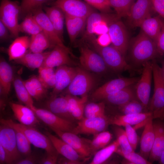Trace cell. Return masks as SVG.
<instances>
[{
  "label": "cell",
  "instance_id": "cell-39",
  "mask_svg": "<svg viewBox=\"0 0 164 164\" xmlns=\"http://www.w3.org/2000/svg\"><path fill=\"white\" fill-rule=\"evenodd\" d=\"M112 138V134L108 131H104L94 135L91 141L90 147L92 155L106 146Z\"/></svg>",
  "mask_w": 164,
  "mask_h": 164
},
{
  "label": "cell",
  "instance_id": "cell-38",
  "mask_svg": "<svg viewBox=\"0 0 164 164\" xmlns=\"http://www.w3.org/2000/svg\"><path fill=\"white\" fill-rule=\"evenodd\" d=\"M20 32L31 36L43 31L42 29L32 13L27 15L23 21L19 25Z\"/></svg>",
  "mask_w": 164,
  "mask_h": 164
},
{
  "label": "cell",
  "instance_id": "cell-29",
  "mask_svg": "<svg viewBox=\"0 0 164 164\" xmlns=\"http://www.w3.org/2000/svg\"><path fill=\"white\" fill-rule=\"evenodd\" d=\"M12 69L6 61L2 58L0 62V94L6 96L9 93L13 82Z\"/></svg>",
  "mask_w": 164,
  "mask_h": 164
},
{
  "label": "cell",
  "instance_id": "cell-59",
  "mask_svg": "<svg viewBox=\"0 0 164 164\" xmlns=\"http://www.w3.org/2000/svg\"><path fill=\"white\" fill-rule=\"evenodd\" d=\"M160 67L161 74L164 82V60L162 61V63L161 67Z\"/></svg>",
  "mask_w": 164,
  "mask_h": 164
},
{
  "label": "cell",
  "instance_id": "cell-2",
  "mask_svg": "<svg viewBox=\"0 0 164 164\" xmlns=\"http://www.w3.org/2000/svg\"><path fill=\"white\" fill-rule=\"evenodd\" d=\"M154 81V92L149 101L148 111L152 114L153 119L164 120V82L162 77L161 67L154 60L152 62Z\"/></svg>",
  "mask_w": 164,
  "mask_h": 164
},
{
  "label": "cell",
  "instance_id": "cell-50",
  "mask_svg": "<svg viewBox=\"0 0 164 164\" xmlns=\"http://www.w3.org/2000/svg\"><path fill=\"white\" fill-rule=\"evenodd\" d=\"M154 10L164 20V0H150Z\"/></svg>",
  "mask_w": 164,
  "mask_h": 164
},
{
  "label": "cell",
  "instance_id": "cell-57",
  "mask_svg": "<svg viewBox=\"0 0 164 164\" xmlns=\"http://www.w3.org/2000/svg\"><path fill=\"white\" fill-rule=\"evenodd\" d=\"M6 154L1 144H0V164L6 163Z\"/></svg>",
  "mask_w": 164,
  "mask_h": 164
},
{
  "label": "cell",
  "instance_id": "cell-47",
  "mask_svg": "<svg viewBox=\"0 0 164 164\" xmlns=\"http://www.w3.org/2000/svg\"><path fill=\"white\" fill-rule=\"evenodd\" d=\"M117 126L114 128V131L120 148L127 152H134L129 144L125 130L119 126Z\"/></svg>",
  "mask_w": 164,
  "mask_h": 164
},
{
  "label": "cell",
  "instance_id": "cell-14",
  "mask_svg": "<svg viewBox=\"0 0 164 164\" xmlns=\"http://www.w3.org/2000/svg\"><path fill=\"white\" fill-rule=\"evenodd\" d=\"M38 119L50 128L64 132H72L75 126L73 122L61 118L47 109L38 108L32 109Z\"/></svg>",
  "mask_w": 164,
  "mask_h": 164
},
{
  "label": "cell",
  "instance_id": "cell-10",
  "mask_svg": "<svg viewBox=\"0 0 164 164\" xmlns=\"http://www.w3.org/2000/svg\"><path fill=\"white\" fill-rule=\"evenodd\" d=\"M140 79L136 82L135 93L138 100L144 105L148 111V107L150 101L152 80V62L146 63Z\"/></svg>",
  "mask_w": 164,
  "mask_h": 164
},
{
  "label": "cell",
  "instance_id": "cell-28",
  "mask_svg": "<svg viewBox=\"0 0 164 164\" xmlns=\"http://www.w3.org/2000/svg\"><path fill=\"white\" fill-rule=\"evenodd\" d=\"M87 18L71 16L65 14L66 28L71 44L84 29L86 26Z\"/></svg>",
  "mask_w": 164,
  "mask_h": 164
},
{
  "label": "cell",
  "instance_id": "cell-12",
  "mask_svg": "<svg viewBox=\"0 0 164 164\" xmlns=\"http://www.w3.org/2000/svg\"><path fill=\"white\" fill-rule=\"evenodd\" d=\"M108 33L112 45L125 56L129 43L128 34L123 23L119 19L111 22L109 25Z\"/></svg>",
  "mask_w": 164,
  "mask_h": 164
},
{
  "label": "cell",
  "instance_id": "cell-58",
  "mask_svg": "<svg viewBox=\"0 0 164 164\" xmlns=\"http://www.w3.org/2000/svg\"><path fill=\"white\" fill-rule=\"evenodd\" d=\"M158 161L159 164H164V150L162 153Z\"/></svg>",
  "mask_w": 164,
  "mask_h": 164
},
{
  "label": "cell",
  "instance_id": "cell-23",
  "mask_svg": "<svg viewBox=\"0 0 164 164\" xmlns=\"http://www.w3.org/2000/svg\"><path fill=\"white\" fill-rule=\"evenodd\" d=\"M152 116L151 112H146L133 114H121L116 115L109 118V124H112L118 126H124L126 124L136 126H144L148 119Z\"/></svg>",
  "mask_w": 164,
  "mask_h": 164
},
{
  "label": "cell",
  "instance_id": "cell-31",
  "mask_svg": "<svg viewBox=\"0 0 164 164\" xmlns=\"http://www.w3.org/2000/svg\"><path fill=\"white\" fill-rule=\"evenodd\" d=\"M137 99L136 93L131 86L108 95L104 100L110 104L119 107Z\"/></svg>",
  "mask_w": 164,
  "mask_h": 164
},
{
  "label": "cell",
  "instance_id": "cell-20",
  "mask_svg": "<svg viewBox=\"0 0 164 164\" xmlns=\"http://www.w3.org/2000/svg\"><path fill=\"white\" fill-rule=\"evenodd\" d=\"M46 135L49 138L57 152L63 157L82 163L88 159L79 154L70 145L48 132Z\"/></svg>",
  "mask_w": 164,
  "mask_h": 164
},
{
  "label": "cell",
  "instance_id": "cell-11",
  "mask_svg": "<svg viewBox=\"0 0 164 164\" xmlns=\"http://www.w3.org/2000/svg\"><path fill=\"white\" fill-rule=\"evenodd\" d=\"M53 5L60 9L65 14L87 18L95 9L82 0H56Z\"/></svg>",
  "mask_w": 164,
  "mask_h": 164
},
{
  "label": "cell",
  "instance_id": "cell-15",
  "mask_svg": "<svg viewBox=\"0 0 164 164\" xmlns=\"http://www.w3.org/2000/svg\"><path fill=\"white\" fill-rule=\"evenodd\" d=\"M152 10H154L150 0H137L127 16L128 25L131 28L139 27L144 20L151 17Z\"/></svg>",
  "mask_w": 164,
  "mask_h": 164
},
{
  "label": "cell",
  "instance_id": "cell-37",
  "mask_svg": "<svg viewBox=\"0 0 164 164\" xmlns=\"http://www.w3.org/2000/svg\"><path fill=\"white\" fill-rule=\"evenodd\" d=\"M120 145L116 139L108 145L97 151L90 162V164H101L105 162L114 152H115Z\"/></svg>",
  "mask_w": 164,
  "mask_h": 164
},
{
  "label": "cell",
  "instance_id": "cell-49",
  "mask_svg": "<svg viewBox=\"0 0 164 164\" xmlns=\"http://www.w3.org/2000/svg\"><path fill=\"white\" fill-rule=\"evenodd\" d=\"M125 130L129 144L132 149H136L139 138L135 131L136 130L131 125L126 124L125 126Z\"/></svg>",
  "mask_w": 164,
  "mask_h": 164
},
{
  "label": "cell",
  "instance_id": "cell-8",
  "mask_svg": "<svg viewBox=\"0 0 164 164\" xmlns=\"http://www.w3.org/2000/svg\"><path fill=\"white\" fill-rule=\"evenodd\" d=\"M80 63L82 68L89 71L98 74L105 73L108 67L101 56L96 51L87 46L80 48Z\"/></svg>",
  "mask_w": 164,
  "mask_h": 164
},
{
  "label": "cell",
  "instance_id": "cell-42",
  "mask_svg": "<svg viewBox=\"0 0 164 164\" xmlns=\"http://www.w3.org/2000/svg\"><path fill=\"white\" fill-rule=\"evenodd\" d=\"M104 103L90 102L86 104L84 111L85 118H91L105 115Z\"/></svg>",
  "mask_w": 164,
  "mask_h": 164
},
{
  "label": "cell",
  "instance_id": "cell-17",
  "mask_svg": "<svg viewBox=\"0 0 164 164\" xmlns=\"http://www.w3.org/2000/svg\"><path fill=\"white\" fill-rule=\"evenodd\" d=\"M31 13L49 39L52 47L57 45L65 48H68L64 45L63 41L56 34L46 14L43 10L42 7L34 10Z\"/></svg>",
  "mask_w": 164,
  "mask_h": 164
},
{
  "label": "cell",
  "instance_id": "cell-40",
  "mask_svg": "<svg viewBox=\"0 0 164 164\" xmlns=\"http://www.w3.org/2000/svg\"><path fill=\"white\" fill-rule=\"evenodd\" d=\"M38 77L46 89L53 88L55 84V70L54 68L42 65L38 69Z\"/></svg>",
  "mask_w": 164,
  "mask_h": 164
},
{
  "label": "cell",
  "instance_id": "cell-27",
  "mask_svg": "<svg viewBox=\"0 0 164 164\" xmlns=\"http://www.w3.org/2000/svg\"><path fill=\"white\" fill-rule=\"evenodd\" d=\"M43 9L56 34L63 41L64 13L60 9L54 5L50 7H44Z\"/></svg>",
  "mask_w": 164,
  "mask_h": 164
},
{
  "label": "cell",
  "instance_id": "cell-48",
  "mask_svg": "<svg viewBox=\"0 0 164 164\" xmlns=\"http://www.w3.org/2000/svg\"><path fill=\"white\" fill-rule=\"evenodd\" d=\"M101 12L110 13L112 12L109 0H83Z\"/></svg>",
  "mask_w": 164,
  "mask_h": 164
},
{
  "label": "cell",
  "instance_id": "cell-26",
  "mask_svg": "<svg viewBox=\"0 0 164 164\" xmlns=\"http://www.w3.org/2000/svg\"><path fill=\"white\" fill-rule=\"evenodd\" d=\"M118 19L116 14L110 13H99L95 12L91 13L87 18L85 31L81 39V42L87 41L94 36V30L101 22Z\"/></svg>",
  "mask_w": 164,
  "mask_h": 164
},
{
  "label": "cell",
  "instance_id": "cell-51",
  "mask_svg": "<svg viewBox=\"0 0 164 164\" xmlns=\"http://www.w3.org/2000/svg\"><path fill=\"white\" fill-rule=\"evenodd\" d=\"M41 158L40 159L35 154L31 153L29 155L26 156L18 162L16 164H35L39 163Z\"/></svg>",
  "mask_w": 164,
  "mask_h": 164
},
{
  "label": "cell",
  "instance_id": "cell-46",
  "mask_svg": "<svg viewBox=\"0 0 164 164\" xmlns=\"http://www.w3.org/2000/svg\"><path fill=\"white\" fill-rule=\"evenodd\" d=\"M115 152L129 161L131 164H152L140 154L135 153L134 152H128L123 150L120 148V146Z\"/></svg>",
  "mask_w": 164,
  "mask_h": 164
},
{
  "label": "cell",
  "instance_id": "cell-24",
  "mask_svg": "<svg viewBox=\"0 0 164 164\" xmlns=\"http://www.w3.org/2000/svg\"><path fill=\"white\" fill-rule=\"evenodd\" d=\"M152 116L147 120L140 139V154L148 160L155 139V132Z\"/></svg>",
  "mask_w": 164,
  "mask_h": 164
},
{
  "label": "cell",
  "instance_id": "cell-7",
  "mask_svg": "<svg viewBox=\"0 0 164 164\" xmlns=\"http://www.w3.org/2000/svg\"><path fill=\"white\" fill-rule=\"evenodd\" d=\"M0 144L6 154V163L16 164L22 158L17 146L15 129L2 124L0 127Z\"/></svg>",
  "mask_w": 164,
  "mask_h": 164
},
{
  "label": "cell",
  "instance_id": "cell-43",
  "mask_svg": "<svg viewBox=\"0 0 164 164\" xmlns=\"http://www.w3.org/2000/svg\"><path fill=\"white\" fill-rule=\"evenodd\" d=\"M119 107L122 114H137L148 112L142 104L137 99L131 101Z\"/></svg>",
  "mask_w": 164,
  "mask_h": 164
},
{
  "label": "cell",
  "instance_id": "cell-1",
  "mask_svg": "<svg viewBox=\"0 0 164 164\" xmlns=\"http://www.w3.org/2000/svg\"><path fill=\"white\" fill-rule=\"evenodd\" d=\"M161 55L155 42L141 30L130 43V59L136 66H143Z\"/></svg>",
  "mask_w": 164,
  "mask_h": 164
},
{
  "label": "cell",
  "instance_id": "cell-52",
  "mask_svg": "<svg viewBox=\"0 0 164 164\" xmlns=\"http://www.w3.org/2000/svg\"><path fill=\"white\" fill-rule=\"evenodd\" d=\"M59 153L57 152L53 154L46 153V154L40 160L39 164H55L57 163Z\"/></svg>",
  "mask_w": 164,
  "mask_h": 164
},
{
  "label": "cell",
  "instance_id": "cell-13",
  "mask_svg": "<svg viewBox=\"0 0 164 164\" xmlns=\"http://www.w3.org/2000/svg\"><path fill=\"white\" fill-rule=\"evenodd\" d=\"M109 124L105 115L91 118H84L80 121L72 132L76 134L95 135L105 131Z\"/></svg>",
  "mask_w": 164,
  "mask_h": 164
},
{
  "label": "cell",
  "instance_id": "cell-41",
  "mask_svg": "<svg viewBox=\"0 0 164 164\" xmlns=\"http://www.w3.org/2000/svg\"><path fill=\"white\" fill-rule=\"evenodd\" d=\"M109 0L111 6L114 9L119 19L128 15L134 2V0Z\"/></svg>",
  "mask_w": 164,
  "mask_h": 164
},
{
  "label": "cell",
  "instance_id": "cell-44",
  "mask_svg": "<svg viewBox=\"0 0 164 164\" xmlns=\"http://www.w3.org/2000/svg\"><path fill=\"white\" fill-rule=\"evenodd\" d=\"M14 129L18 149L22 155L25 157L31 153V144L22 132L18 129Z\"/></svg>",
  "mask_w": 164,
  "mask_h": 164
},
{
  "label": "cell",
  "instance_id": "cell-54",
  "mask_svg": "<svg viewBox=\"0 0 164 164\" xmlns=\"http://www.w3.org/2000/svg\"><path fill=\"white\" fill-rule=\"evenodd\" d=\"M96 40L97 44L102 46H109L111 43L110 38L108 33L99 35Z\"/></svg>",
  "mask_w": 164,
  "mask_h": 164
},
{
  "label": "cell",
  "instance_id": "cell-25",
  "mask_svg": "<svg viewBox=\"0 0 164 164\" xmlns=\"http://www.w3.org/2000/svg\"><path fill=\"white\" fill-rule=\"evenodd\" d=\"M155 139L148 160L152 163L158 161L164 150V123L160 121L153 122Z\"/></svg>",
  "mask_w": 164,
  "mask_h": 164
},
{
  "label": "cell",
  "instance_id": "cell-16",
  "mask_svg": "<svg viewBox=\"0 0 164 164\" xmlns=\"http://www.w3.org/2000/svg\"><path fill=\"white\" fill-rule=\"evenodd\" d=\"M50 128L81 156L89 159L91 155L90 147V140L80 138L72 132H64L52 128Z\"/></svg>",
  "mask_w": 164,
  "mask_h": 164
},
{
  "label": "cell",
  "instance_id": "cell-34",
  "mask_svg": "<svg viewBox=\"0 0 164 164\" xmlns=\"http://www.w3.org/2000/svg\"><path fill=\"white\" fill-rule=\"evenodd\" d=\"M23 82L31 96L36 100H40L47 95L48 89L43 86L38 76H33Z\"/></svg>",
  "mask_w": 164,
  "mask_h": 164
},
{
  "label": "cell",
  "instance_id": "cell-19",
  "mask_svg": "<svg viewBox=\"0 0 164 164\" xmlns=\"http://www.w3.org/2000/svg\"><path fill=\"white\" fill-rule=\"evenodd\" d=\"M55 70V84L51 97L57 95L68 86L75 76L77 67L63 65L57 67Z\"/></svg>",
  "mask_w": 164,
  "mask_h": 164
},
{
  "label": "cell",
  "instance_id": "cell-4",
  "mask_svg": "<svg viewBox=\"0 0 164 164\" xmlns=\"http://www.w3.org/2000/svg\"><path fill=\"white\" fill-rule=\"evenodd\" d=\"M0 122L1 124L22 132L31 144L37 148L44 150L46 153L53 154L57 152L48 136L38 131L33 127L17 123L11 119H2Z\"/></svg>",
  "mask_w": 164,
  "mask_h": 164
},
{
  "label": "cell",
  "instance_id": "cell-30",
  "mask_svg": "<svg viewBox=\"0 0 164 164\" xmlns=\"http://www.w3.org/2000/svg\"><path fill=\"white\" fill-rule=\"evenodd\" d=\"M30 42V39L27 36L16 37L8 50L9 60H15L23 56L29 49Z\"/></svg>",
  "mask_w": 164,
  "mask_h": 164
},
{
  "label": "cell",
  "instance_id": "cell-53",
  "mask_svg": "<svg viewBox=\"0 0 164 164\" xmlns=\"http://www.w3.org/2000/svg\"><path fill=\"white\" fill-rule=\"evenodd\" d=\"M161 30L157 40L156 44L159 51L162 55L164 54V20L161 17Z\"/></svg>",
  "mask_w": 164,
  "mask_h": 164
},
{
  "label": "cell",
  "instance_id": "cell-18",
  "mask_svg": "<svg viewBox=\"0 0 164 164\" xmlns=\"http://www.w3.org/2000/svg\"><path fill=\"white\" fill-rule=\"evenodd\" d=\"M70 55L72 54L69 48L56 45L49 51L43 65L53 68L63 65H75L76 63L70 57Z\"/></svg>",
  "mask_w": 164,
  "mask_h": 164
},
{
  "label": "cell",
  "instance_id": "cell-36",
  "mask_svg": "<svg viewBox=\"0 0 164 164\" xmlns=\"http://www.w3.org/2000/svg\"><path fill=\"white\" fill-rule=\"evenodd\" d=\"M50 47H52L50 42L43 31L31 36L29 48L30 52L41 53Z\"/></svg>",
  "mask_w": 164,
  "mask_h": 164
},
{
  "label": "cell",
  "instance_id": "cell-33",
  "mask_svg": "<svg viewBox=\"0 0 164 164\" xmlns=\"http://www.w3.org/2000/svg\"><path fill=\"white\" fill-rule=\"evenodd\" d=\"M49 52H27L22 57L14 61L16 63L22 65L30 69H38L43 65Z\"/></svg>",
  "mask_w": 164,
  "mask_h": 164
},
{
  "label": "cell",
  "instance_id": "cell-21",
  "mask_svg": "<svg viewBox=\"0 0 164 164\" xmlns=\"http://www.w3.org/2000/svg\"><path fill=\"white\" fill-rule=\"evenodd\" d=\"M47 109L58 117L73 122L75 119L69 111L66 95L51 97L45 104Z\"/></svg>",
  "mask_w": 164,
  "mask_h": 164
},
{
  "label": "cell",
  "instance_id": "cell-5",
  "mask_svg": "<svg viewBox=\"0 0 164 164\" xmlns=\"http://www.w3.org/2000/svg\"><path fill=\"white\" fill-rule=\"evenodd\" d=\"M90 72L77 67L75 76L66 88L67 94L81 97L87 95L96 83L95 77Z\"/></svg>",
  "mask_w": 164,
  "mask_h": 164
},
{
  "label": "cell",
  "instance_id": "cell-9",
  "mask_svg": "<svg viewBox=\"0 0 164 164\" xmlns=\"http://www.w3.org/2000/svg\"><path fill=\"white\" fill-rule=\"evenodd\" d=\"M139 79L120 77L110 80L95 90L91 95V98L94 101L104 100L108 95L134 84Z\"/></svg>",
  "mask_w": 164,
  "mask_h": 164
},
{
  "label": "cell",
  "instance_id": "cell-45",
  "mask_svg": "<svg viewBox=\"0 0 164 164\" xmlns=\"http://www.w3.org/2000/svg\"><path fill=\"white\" fill-rule=\"evenodd\" d=\"M51 0H22L20 6V13L22 15L31 13L34 10Z\"/></svg>",
  "mask_w": 164,
  "mask_h": 164
},
{
  "label": "cell",
  "instance_id": "cell-22",
  "mask_svg": "<svg viewBox=\"0 0 164 164\" xmlns=\"http://www.w3.org/2000/svg\"><path fill=\"white\" fill-rule=\"evenodd\" d=\"M9 105L15 117L20 123L32 127L39 123L38 118L29 107L12 102H10Z\"/></svg>",
  "mask_w": 164,
  "mask_h": 164
},
{
  "label": "cell",
  "instance_id": "cell-3",
  "mask_svg": "<svg viewBox=\"0 0 164 164\" xmlns=\"http://www.w3.org/2000/svg\"><path fill=\"white\" fill-rule=\"evenodd\" d=\"M94 36L87 41L94 50L102 57L109 68L115 72L131 70L132 67L126 62L121 52L112 45L102 46L96 42Z\"/></svg>",
  "mask_w": 164,
  "mask_h": 164
},
{
  "label": "cell",
  "instance_id": "cell-35",
  "mask_svg": "<svg viewBox=\"0 0 164 164\" xmlns=\"http://www.w3.org/2000/svg\"><path fill=\"white\" fill-rule=\"evenodd\" d=\"M13 85L16 96L19 101L31 109L34 108L32 97L21 78L19 77L15 78L13 80Z\"/></svg>",
  "mask_w": 164,
  "mask_h": 164
},
{
  "label": "cell",
  "instance_id": "cell-32",
  "mask_svg": "<svg viewBox=\"0 0 164 164\" xmlns=\"http://www.w3.org/2000/svg\"><path fill=\"white\" fill-rule=\"evenodd\" d=\"M139 27L144 33L156 43L161 30V17L159 15L148 18L141 23Z\"/></svg>",
  "mask_w": 164,
  "mask_h": 164
},
{
  "label": "cell",
  "instance_id": "cell-55",
  "mask_svg": "<svg viewBox=\"0 0 164 164\" xmlns=\"http://www.w3.org/2000/svg\"><path fill=\"white\" fill-rule=\"evenodd\" d=\"M8 30L6 26L0 21V39L1 41L5 40L8 38Z\"/></svg>",
  "mask_w": 164,
  "mask_h": 164
},
{
  "label": "cell",
  "instance_id": "cell-56",
  "mask_svg": "<svg viewBox=\"0 0 164 164\" xmlns=\"http://www.w3.org/2000/svg\"><path fill=\"white\" fill-rule=\"evenodd\" d=\"M57 162L59 164H80L81 163L72 161L69 159L64 157L63 158H60L58 159Z\"/></svg>",
  "mask_w": 164,
  "mask_h": 164
},
{
  "label": "cell",
  "instance_id": "cell-6",
  "mask_svg": "<svg viewBox=\"0 0 164 164\" xmlns=\"http://www.w3.org/2000/svg\"><path fill=\"white\" fill-rule=\"evenodd\" d=\"M20 6L15 2L1 0L0 21L6 26L13 37H18L19 32L18 17Z\"/></svg>",
  "mask_w": 164,
  "mask_h": 164
}]
</instances>
